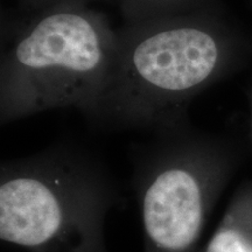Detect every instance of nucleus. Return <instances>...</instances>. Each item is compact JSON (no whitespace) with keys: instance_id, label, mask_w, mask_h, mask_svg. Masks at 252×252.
I'll return each mask as SVG.
<instances>
[{"instance_id":"0eeeda50","label":"nucleus","mask_w":252,"mask_h":252,"mask_svg":"<svg viewBox=\"0 0 252 252\" xmlns=\"http://www.w3.org/2000/svg\"><path fill=\"white\" fill-rule=\"evenodd\" d=\"M97 1H117V0H19L21 8L24 9H41L50 7V6L78 4L89 5Z\"/></svg>"},{"instance_id":"423d86ee","label":"nucleus","mask_w":252,"mask_h":252,"mask_svg":"<svg viewBox=\"0 0 252 252\" xmlns=\"http://www.w3.org/2000/svg\"><path fill=\"white\" fill-rule=\"evenodd\" d=\"M220 0H117L123 20L133 21L158 15L181 13Z\"/></svg>"},{"instance_id":"39448f33","label":"nucleus","mask_w":252,"mask_h":252,"mask_svg":"<svg viewBox=\"0 0 252 252\" xmlns=\"http://www.w3.org/2000/svg\"><path fill=\"white\" fill-rule=\"evenodd\" d=\"M198 252H252V179L238 186L212 237Z\"/></svg>"},{"instance_id":"20e7f679","label":"nucleus","mask_w":252,"mask_h":252,"mask_svg":"<svg viewBox=\"0 0 252 252\" xmlns=\"http://www.w3.org/2000/svg\"><path fill=\"white\" fill-rule=\"evenodd\" d=\"M241 162V150L190 122L152 134L137 150L133 186L144 252H198L217 201Z\"/></svg>"},{"instance_id":"f257e3e1","label":"nucleus","mask_w":252,"mask_h":252,"mask_svg":"<svg viewBox=\"0 0 252 252\" xmlns=\"http://www.w3.org/2000/svg\"><path fill=\"white\" fill-rule=\"evenodd\" d=\"M252 43L222 2L124 21L103 90L87 119L151 134L190 122L188 109L210 87L241 70Z\"/></svg>"},{"instance_id":"f03ea898","label":"nucleus","mask_w":252,"mask_h":252,"mask_svg":"<svg viewBox=\"0 0 252 252\" xmlns=\"http://www.w3.org/2000/svg\"><path fill=\"white\" fill-rule=\"evenodd\" d=\"M117 28L89 5L67 4L1 20L0 122L50 110L93 111L108 77Z\"/></svg>"},{"instance_id":"6e6552de","label":"nucleus","mask_w":252,"mask_h":252,"mask_svg":"<svg viewBox=\"0 0 252 252\" xmlns=\"http://www.w3.org/2000/svg\"><path fill=\"white\" fill-rule=\"evenodd\" d=\"M248 103H249V128H250V137L252 141V87L248 91Z\"/></svg>"},{"instance_id":"7ed1b4c3","label":"nucleus","mask_w":252,"mask_h":252,"mask_svg":"<svg viewBox=\"0 0 252 252\" xmlns=\"http://www.w3.org/2000/svg\"><path fill=\"white\" fill-rule=\"evenodd\" d=\"M119 193L98 158L58 143L0 167V238L27 252H109Z\"/></svg>"}]
</instances>
